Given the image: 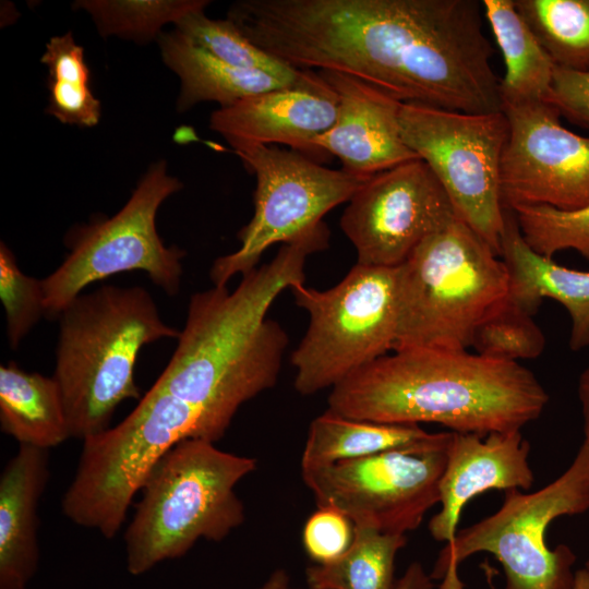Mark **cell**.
Wrapping results in <instances>:
<instances>
[{
  "label": "cell",
  "mask_w": 589,
  "mask_h": 589,
  "mask_svg": "<svg viewBox=\"0 0 589 589\" xmlns=\"http://www.w3.org/2000/svg\"><path fill=\"white\" fill-rule=\"evenodd\" d=\"M49 464V449L20 445L1 472L0 588L26 586L37 572V508Z\"/></svg>",
  "instance_id": "obj_18"
},
{
  "label": "cell",
  "mask_w": 589,
  "mask_h": 589,
  "mask_svg": "<svg viewBox=\"0 0 589 589\" xmlns=\"http://www.w3.org/2000/svg\"><path fill=\"white\" fill-rule=\"evenodd\" d=\"M529 442L521 431L485 436L453 432L440 482L441 510L429 522L431 536L454 543L464 507L489 490H528L534 482Z\"/></svg>",
  "instance_id": "obj_17"
},
{
  "label": "cell",
  "mask_w": 589,
  "mask_h": 589,
  "mask_svg": "<svg viewBox=\"0 0 589 589\" xmlns=\"http://www.w3.org/2000/svg\"><path fill=\"white\" fill-rule=\"evenodd\" d=\"M457 216L441 182L418 158L365 180L347 202L340 228L358 264L392 268Z\"/></svg>",
  "instance_id": "obj_13"
},
{
  "label": "cell",
  "mask_w": 589,
  "mask_h": 589,
  "mask_svg": "<svg viewBox=\"0 0 589 589\" xmlns=\"http://www.w3.org/2000/svg\"><path fill=\"white\" fill-rule=\"evenodd\" d=\"M189 437L207 440L201 411L152 386L119 424L82 441L63 515L112 539L157 462Z\"/></svg>",
  "instance_id": "obj_7"
},
{
  "label": "cell",
  "mask_w": 589,
  "mask_h": 589,
  "mask_svg": "<svg viewBox=\"0 0 589 589\" xmlns=\"http://www.w3.org/2000/svg\"><path fill=\"white\" fill-rule=\"evenodd\" d=\"M578 398L582 417L584 440L589 442V365L579 376Z\"/></svg>",
  "instance_id": "obj_35"
},
{
  "label": "cell",
  "mask_w": 589,
  "mask_h": 589,
  "mask_svg": "<svg viewBox=\"0 0 589 589\" xmlns=\"http://www.w3.org/2000/svg\"><path fill=\"white\" fill-rule=\"evenodd\" d=\"M286 589H298V588H290L289 586Z\"/></svg>",
  "instance_id": "obj_40"
},
{
  "label": "cell",
  "mask_w": 589,
  "mask_h": 589,
  "mask_svg": "<svg viewBox=\"0 0 589 589\" xmlns=\"http://www.w3.org/2000/svg\"><path fill=\"white\" fill-rule=\"evenodd\" d=\"M574 589H589V569L586 567L575 572Z\"/></svg>",
  "instance_id": "obj_37"
},
{
  "label": "cell",
  "mask_w": 589,
  "mask_h": 589,
  "mask_svg": "<svg viewBox=\"0 0 589 589\" xmlns=\"http://www.w3.org/2000/svg\"><path fill=\"white\" fill-rule=\"evenodd\" d=\"M433 578L419 562L411 563L395 584L394 589H433Z\"/></svg>",
  "instance_id": "obj_34"
},
{
  "label": "cell",
  "mask_w": 589,
  "mask_h": 589,
  "mask_svg": "<svg viewBox=\"0 0 589 589\" xmlns=\"http://www.w3.org/2000/svg\"><path fill=\"white\" fill-rule=\"evenodd\" d=\"M0 589H27L26 586H15V587H5V588H0Z\"/></svg>",
  "instance_id": "obj_38"
},
{
  "label": "cell",
  "mask_w": 589,
  "mask_h": 589,
  "mask_svg": "<svg viewBox=\"0 0 589 589\" xmlns=\"http://www.w3.org/2000/svg\"><path fill=\"white\" fill-rule=\"evenodd\" d=\"M501 259L509 274L508 299L533 315L544 298L560 302L569 313V347L589 346V272L572 269L533 251L524 240L517 219L506 211Z\"/></svg>",
  "instance_id": "obj_19"
},
{
  "label": "cell",
  "mask_w": 589,
  "mask_h": 589,
  "mask_svg": "<svg viewBox=\"0 0 589 589\" xmlns=\"http://www.w3.org/2000/svg\"><path fill=\"white\" fill-rule=\"evenodd\" d=\"M230 145L255 175L254 214L238 232L240 248L214 261L209 271L214 286H227L233 276L254 269L268 248L323 221L368 180L323 167L293 149L244 142Z\"/></svg>",
  "instance_id": "obj_11"
},
{
  "label": "cell",
  "mask_w": 589,
  "mask_h": 589,
  "mask_svg": "<svg viewBox=\"0 0 589 589\" xmlns=\"http://www.w3.org/2000/svg\"><path fill=\"white\" fill-rule=\"evenodd\" d=\"M352 538V521L333 507H317L302 532L304 550L316 564L330 562L341 555Z\"/></svg>",
  "instance_id": "obj_32"
},
{
  "label": "cell",
  "mask_w": 589,
  "mask_h": 589,
  "mask_svg": "<svg viewBox=\"0 0 589 589\" xmlns=\"http://www.w3.org/2000/svg\"><path fill=\"white\" fill-rule=\"evenodd\" d=\"M396 286L394 350H460L470 347L477 326L507 299L509 274L503 260L457 216L396 267Z\"/></svg>",
  "instance_id": "obj_5"
},
{
  "label": "cell",
  "mask_w": 589,
  "mask_h": 589,
  "mask_svg": "<svg viewBox=\"0 0 589 589\" xmlns=\"http://www.w3.org/2000/svg\"><path fill=\"white\" fill-rule=\"evenodd\" d=\"M489 21L505 61L500 89L502 106L546 99L555 64L520 16L513 0H483Z\"/></svg>",
  "instance_id": "obj_23"
},
{
  "label": "cell",
  "mask_w": 589,
  "mask_h": 589,
  "mask_svg": "<svg viewBox=\"0 0 589 589\" xmlns=\"http://www.w3.org/2000/svg\"><path fill=\"white\" fill-rule=\"evenodd\" d=\"M589 509V442L582 441L569 467L542 489L505 491L492 515L457 532L452 545L438 554L433 579L441 589H464L457 566L470 555L485 552L501 564L504 589H574L577 560L566 544L550 549L545 531L561 516Z\"/></svg>",
  "instance_id": "obj_6"
},
{
  "label": "cell",
  "mask_w": 589,
  "mask_h": 589,
  "mask_svg": "<svg viewBox=\"0 0 589 589\" xmlns=\"http://www.w3.org/2000/svg\"><path fill=\"white\" fill-rule=\"evenodd\" d=\"M548 402L539 380L518 362L467 349L408 348L374 360L334 386L327 410L374 423H437L485 436L521 431Z\"/></svg>",
  "instance_id": "obj_2"
},
{
  "label": "cell",
  "mask_w": 589,
  "mask_h": 589,
  "mask_svg": "<svg viewBox=\"0 0 589 589\" xmlns=\"http://www.w3.org/2000/svg\"><path fill=\"white\" fill-rule=\"evenodd\" d=\"M448 445L301 468V476L317 507L338 509L353 526L405 534L440 503Z\"/></svg>",
  "instance_id": "obj_12"
},
{
  "label": "cell",
  "mask_w": 589,
  "mask_h": 589,
  "mask_svg": "<svg viewBox=\"0 0 589 589\" xmlns=\"http://www.w3.org/2000/svg\"><path fill=\"white\" fill-rule=\"evenodd\" d=\"M175 31L196 47L237 68L263 71L291 82H298L304 73L251 43L228 19L208 17L205 9L187 14L175 24Z\"/></svg>",
  "instance_id": "obj_28"
},
{
  "label": "cell",
  "mask_w": 589,
  "mask_h": 589,
  "mask_svg": "<svg viewBox=\"0 0 589 589\" xmlns=\"http://www.w3.org/2000/svg\"><path fill=\"white\" fill-rule=\"evenodd\" d=\"M329 235L321 221L242 275L233 291L214 286L191 296L177 347L153 386L201 411L208 441L220 440L243 404L276 385L289 338L267 312L285 289L304 283L308 256L327 249Z\"/></svg>",
  "instance_id": "obj_1"
},
{
  "label": "cell",
  "mask_w": 589,
  "mask_h": 589,
  "mask_svg": "<svg viewBox=\"0 0 589 589\" xmlns=\"http://www.w3.org/2000/svg\"><path fill=\"white\" fill-rule=\"evenodd\" d=\"M0 428L19 445L43 449L70 438L62 395L53 376L27 372L14 361L1 364Z\"/></svg>",
  "instance_id": "obj_22"
},
{
  "label": "cell",
  "mask_w": 589,
  "mask_h": 589,
  "mask_svg": "<svg viewBox=\"0 0 589 589\" xmlns=\"http://www.w3.org/2000/svg\"><path fill=\"white\" fill-rule=\"evenodd\" d=\"M309 315L304 336L291 354L294 388L312 395L333 388L394 350L397 325L396 267L356 264L334 287L289 289Z\"/></svg>",
  "instance_id": "obj_8"
},
{
  "label": "cell",
  "mask_w": 589,
  "mask_h": 589,
  "mask_svg": "<svg viewBox=\"0 0 589 589\" xmlns=\"http://www.w3.org/2000/svg\"><path fill=\"white\" fill-rule=\"evenodd\" d=\"M545 100L569 122L589 130V71L578 72L555 65Z\"/></svg>",
  "instance_id": "obj_33"
},
{
  "label": "cell",
  "mask_w": 589,
  "mask_h": 589,
  "mask_svg": "<svg viewBox=\"0 0 589 589\" xmlns=\"http://www.w3.org/2000/svg\"><path fill=\"white\" fill-rule=\"evenodd\" d=\"M289 586V576L286 570H275L268 579L256 589H286Z\"/></svg>",
  "instance_id": "obj_36"
},
{
  "label": "cell",
  "mask_w": 589,
  "mask_h": 589,
  "mask_svg": "<svg viewBox=\"0 0 589 589\" xmlns=\"http://www.w3.org/2000/svg\"><path fill=\"white\" fill-rule=\"evenodd\" d=\"M558 68L589 71V0H513Z\"/></svg>",
  "instance_id": "obj_26"
},
{
  "label": "cell",
  "mask_w": 589,
  "mask_h": 589,
  "mask_svg": "<svg viewBox=\"0 0 589 589\" xmlns=\"http://www.w3.org/2000/svg\"><path fill=\"white\" fill-rule=\"evenodd\" d=\"M255 468L256 459L224 452L204 438L172 446L143 485L124 532L128 572L139 576L181 557L200 539L223 541L244 521L235 489Z\"/></svg>",
  "instance_id": "obj_4"
},
{
  "label": "cell",
  "mask_w": 589,
  "mask_h": 589,
  "mask_svg": "<svg viewBox=\"0 0 589 589\" xmlns=\"http://www.w3.org/2000/svg\"><path fill=\"white\" fill-rule=\"evenodd\" d=\"M585 567H586L587 569H589V558L587 560V562H586V564H585Z\"/></svg>",
  "instance_id": "obj_39"
},
{
  "label": "cell",
  "mask_w": 589,
  "mask_h": 589,
  "mask_svg": "<svg viewBox=\"0 0 589 589\" xmlns=\"http://www.w3.org/2000/svg\"><path fill=\"white\" fill-rule=\"evenodd\" d=\"M337 94L334 124L312 141L315 157L336 156L342 170L361 179L418 159L404 142L402 103L345 73L318 71Z\"/></svg>",
  "instance_id": "obj_15"
},
{
  "label": "cell",
  "mask_w": 589,
  "mask_h": 589,
  "mask_svg": "<svg viewBox=\"0 0 589 589\" xmlns=\"http://www.w3.org/2000/svg\"><path fill=\"white\" fill-rule=\"evenodd\" d=\"M0 299L5 314L7 337L11 349L45 316L41 279L24 274L12 250L0 242Z\"/></svg>",
  "instance_id": "obj_31"
},
{
  "label": "cell",
  "mask_w": 589,
  "mask_h": 589,
  "mask_svg": "<svg viewBox=\"0 0 589 589\" xmlns=\"http://www.w3.org/2000/svg\"><path fill=\"white\" fill-rule=\"evenodd\" d=\"M337 103L318 71L305 70L293 85L219 107L211 115L209 128L229 144H285L313 159L312 141L334 124Z\"/></svg>",
  "instance_id": "obj_16"
},
{
  "label": "cell",
  "mask_w": 589,
  "mask_h": 589,
  "mask_svg": "<svg viewBox=\"0 0 589 589\" xmlns=\"http://www.w3.org/2000/svg\"><path fill=\"white\" fill-rule=\"evenodd\" d=\"M470 346L481 356L518 362L538 358L545 338L532 315L507 297L477 326Z\"/></svg>",
  "instance_id": "obj_29"
},
{
  "label": "cell",
  "mask_w": 589,
  "mask_h": 589,
  "mask_svg": "<svg viewBox=\"0 0 589 589\" xmlns=\"http://www.w3.org/2000/svg\"><path fill=\"white\" fill-rule=\"evenodd\" d=\"M53 378L70 437L81 441L109 428L117 407L139 399L134 371L140 350L180 329L166 324L141 286H101L81 293L60 313Z\"/></svg>",
  "instance_id": "obj_3"
},
{
  "label": "cell",
  "mask_w": 589,
  "mask_h": 589,
  "mask_svg": "<svg viewBox=\"0 0 589 589\" xmlns=\"http://www.w3.org/2000/svg\"><path fill=\"white\" fill-rule=\"evenodd\" d=\"M502 111L508 121L500 178L504 208L588 206L589 137L562 125L560 112L544 99L504 104Z\"/></svg>",
  "instance_id": "obj_14"
},
{
  "label": "cell",
  "mask_w": 589,
  "mask_h": 589,
  "mask_svg": "<svg viewBox=\"0 0 589 589\" xmlns=\"http://www.w3.org/2000/svg\"><path fill=\"white\" fill-rule=\"evenodd\" d=\"M407 543L406 534H393L353 526L349 548L335 560L309 566V589H394L396 554Z\"/></svg>",
  "instance_id": "obj_24"
},
{
  "label": "cell",
  "mask_w": 589,
  "mask_h": 589,
  "mask_svg": "<svg viewBox=\"0 0 589 589\" xmlns=\"http://www.w3.org/2000/svg\"><path fill=\"white\" fill-rule=\"evenodd\" d=\"M209 3L207 0H80L73 8L87 12L103 37L117 36L146 44L158 39L166 24L175 25Z\"/></svg>",
  "instance_id": "obj_27"
},
{
  "label": "cell",
  "mask_w": 589,
  "mask_h": 589,
  "mask_svg": "<svg viewBox=\"0 0 589 589\" xmlns=\"http://www.w3.org/2000/svg\"><path fill=\"white\" fill-rule=\"evenodd\" d=\"M40 62L48 70L46 112L64 124L97 125L101 105L91 88L84 48L75 41L72 32L51 37Z\"/></svg>",
  "instance_id": "obj_25"
},
{
  "label": "cell",
  "mask_w": 589,
  "mask_h": 589,
  "mask_svg": "<svg viewBox=\"0 0 589 589\" xmlns=\"http://www.w3.org/2000/svg\"><path fill=\"white\" fill-rule=\"evenodd\" d=\"M157 41L163 62L180 81L177 98L179 112L204 101H216L219 107L228 106L244 97L290 86L301 80L291 82L263 71L230 65L196 47L175 29L161 33Z\"/></svg>",
  "instance_id": "obj_20"
},
{
  "label": "cell",
  "mask_w": 589,
  "mask_h": 589,
  "mask_svg": "<svg viewBox=\"0 0 589 589\" xmlns=\"http://www.w3.org/2000/svg\"><path fill=\"white\" fill-rule=\"evenodd\" d=\"M512 212L524 240L537 253L552 257L572 249L589 261V205L577 211L524 205Z\"/></svg>",
  "instance_id": "obj_30"
},
{
  "label": "cell",
  "mask_w": 589,
  "mask_h": 589,
  "mask_svg": "<svg viewBox=\"0 0 589 589\" xmlns=\"http://www.w3.org/2000/svg\"><path fill=\"white\" fill-rule=\"evenodd\" d=\"M399 123L404 142L431 168L458 216L501 257L506 223L501 160L508 137L504 112L402 104Z\"/></svg>",
  "instance_id": "obj_10"
},
{
  "label": "cell",
  "mask_w": 589,
  "mask_h": 589,
  "mask_svg": "<svg viewBox=\"0 0 589 589\" xmlns=\"http://www.w3.org/2000/svg\"><path fill=\"white\" fill-rule=\"evenodd\" d=\"M453 432L430 433L419 425L382 424L329 410L310 424L301 468L358 459L385 452L445 445Z\"/></svg>",
  "instance_id": "obj_21"
},
{
  "label": "cell",
  "mask_w": 589,
  "mask_h": 589,
  "mask_svg": "<svg viewBox=\"0 0 589 589\" xmlns=\"http://www.w3.org/2000/svg\"><path fill=\"white\" fill-rule=\"evenodd\" d=\"M181 189V181L168 173L167 163L158 160L145 171L118 213L73 226L64 239L69 250L65 259L41 279L45 316L58 318L87 286L123 272H144L165 293L176 296L187 252L165 245L157 232L156 216L161 204Z\"/></svg>",
  "instance_id": "obj_9"
}]
</instances>
